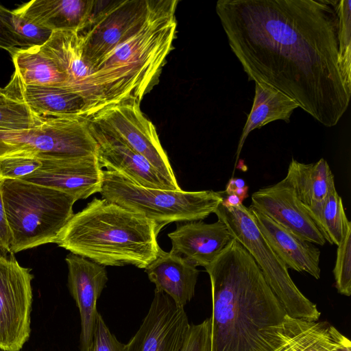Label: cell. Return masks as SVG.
<instances>
[{
  "label": "cell",
  "instance_id": "obj_1",
  "mask_svg": "<svg viewBox=\"0 0 351 351\" xmlns=\"http://www.w3.org/2000/svg\"><path fill=\"white\" fill-rule=\"evenodd\" d=\"M215 10L249 81L276 88L326 127L339 123L351 95L330 0H219Z\"/></svg>",
  "mask_w": 351,
  "mask_h": 351
},
{
  "label": "cell",
  "instance_id": "obj_2",
  "mask_svg": "<svg viewBox=\"0 0 351 351\" xmlns=\"http://www.w3.org/2000/svg\"><path fill=\"white\" fill-rule=\"evenodd\" d=\"M205 269L212 295L210 351H272L287 314L251 254L233 239Z\"/></svg>",
  "mask_w": 351,
  "mask_h": 351
},
{
  "label": "cell",
  "instance_id": "obj_3",
  "mask_svg": "<svg viewBox=\"0 0 351 351\" xmlns=\"http://www.w3.org/2000/svg\"><path fill=\"white\" fill-rule=\"evenodd\" d=\"M156 221L102 198L74 214L54 243L102 266L145 269L156 258Z\"/></svg>",
  "mask_w": 351,
  "mask_h": 351
},
{
  "label": "cell",
  "instance_id": "obj_4",
  "mask_svg": "<svg viewBox=\"0 0 351 351\" xmlns=\"http://www.w3.org/2000/svg\"><path fill=\"white\" fill-rule=\"evenodd\" d=\"M178 1L157 0L144 25L93 69L104 108L141 103L158 82L176 37Z\"/></svg>",
  "mask_w": 351,
  "mask_h": 351
},
{
  "label": "cell",
  "instance_id": "obj_5",
  "mask_svg": "<svg viewBox=\"0 0 351 351\" xmlns=\"http://www.w3.org/2000/svg\"><path fill=\"white\" fill-rule=\"evenodd\" d=\"M12 234L11 254L55 242L74 215L77 199L62 191L24 181L0 179Z\"/></svg>",
  "mask_w": 351,
  "mask_h": 351
},
{
  "label": "cell",
  "instance_id": "obj_6",
  "mask_svg": "<svg viewBox=\"0 0 351 351\" xmlns=\"http://www.w3.org/2000/svg\"><path fill=\"white\" fill-rule=\"evenodd\" d=\"M102 198L156 221L162 228L171 222L202 220L223 202L221 191H173L147 188L114 171L103 170Z\"/></svg>",
  "mask_w": 351,
  "mask_h": 351
},
{
  "label": "cell",
  "instance_id": "obj_7",
  "mask_svg": "<svg viewBox=\"0 0 351 351\" xmlns=\"http://www.w3.org/2000/svg\"><path fill=\"white\" fill-rule=\"evenodd\" d=\"M215 214L232 237L251 254L286 314L292 317L318 321L321 313L291 279L288 268L271 248L256 227L249 208L243 204L228 207L221 203Z\"/></svg>",
  "mask_w": 351,
  "mask_h": 351
},
{
  "label": "cell",
  "instance_id": "obj_8",
  "mask_svg": "<svg viewBox=\"0 0 351 351\" xmlns=\"http://www.w3.org/2000/svg\"><path fill=\"white\" fill-rule=\"evenodd\" d=\"M157 0L97 1L86 27L79 32L83 56L92 69L146 23Z\"/></svg>",
  "mask_w": 351,
  "mask_h": 351
},
{
  "label": "cell",
  "instance_id": "obj_9",
  "mask_svg": "<svg viewBox=\"0 0 351 351\" xmlns=\"http://www.w3.org/2000/svg\"><path fill=\"white\" fill-rule=\"evenodd\" d=\"M0 138L17 152L41 159L97 156V143L85 117H47L38 126L21 131H1Z\"/></svg>",
  "mask_w": 351,
  "mask_h": 351
},
{
  "label": "cell",
  "instance_id": "obj_10",
  "mask_svg": "<svg viewBox=\"0 0 351 351\" xmlns=\"http://www.w3.org/2000/svg\"><path fill=\"white\" fill-rule=\"evenodd\" d=\"M105 134L146 158L177 191L178 185L154 124L137 103H122L99 110L88 119Z\"/></svg>",
  "mask_w": 351,
  "mask_h": 351
},
{
  "label": "cell",
  "instance_id": "obj_11",
  "mask_svg": "<svg viewBox=\"0 0 351 351\" xmlns=\"http://www.w3.org/2000/svg\"><path fill=\"white\" fill-rule=\"evenodd\" d=\"M14 254H0V350L21 351L28 341L32 305L31 269Z\"/></svg>",
  "mask_w": 351,
  "mask_h": 351
},
{
  "label": "cell",
  "instance_id": "obj_12",
  "mask_svg": "<svg viewBox=\"0 0 351 351\" xmlns=\"http://www.w3.org/2000/svg\"><path fill=\"white\" fill-rule=\"evenodd\" d=\"M190 326L184 307L154 291L148 312L125 351H181Z\"/></svg>",
  "mask_w": 351,
  "mask_h": 351
},
{
  "label": "cell",
  "instance_id": "obj_13",
  "mask_svg": "<svg viewBox=\"0 0 351 351\" xmlns=\"http://www.w3.org/2000/svg\"><path fill=\"white\" fill-rule=\"evenodd\" d=\"M40 160L41 167L22 180L62 191L77 200L100 192L103 169L97 156Z\"/></svg>",
  "mask_w": 351,
  "mask_h": 351
},
{
  "label": "cell",
  "instance_id": "obj_14",
  "mask_svg": "<svg viewBox=\"0 0 351 351\" xmlns=\"http://www.w3.org/2000/svg\"><path fill=\"white\" fill-rule=\"evenodd\" d=\"M250 208L312 243L324 245L326 239L285 178L260 189L251 197Z\"/></svg>",
  "mask_w": 351,
  "mask_h": 351
},
{
  "label": "cell",
  "instance_id": "obj_15",
  "mask_svg": "<svg viewBox=\"0 0 351 351\" xmlns=\"http://www.w3.org/2000/svg\"><path fill=\"white\" fill-rule=\"evenodd\" d=\"M65 261L68 287L80 316V350L88 351L99 313L97 302L108 281L107 271L104 266L72 253Z\"/></svg>",
  "mask_w": 351,
  "mask_h": 351
},
{
  "label": "cell",
  "instance_id": "obj_16",
  "mask_svg": "<svg viewBox=\"0 0 351 351\" xmlns=\"http://www.w3.org/2000/svg\"><path fill=\"white\" fill-rule=\"evenodd\" d=\"M41 47L54 59L66 75V88L80 95L86 101L90 117L102 110L104 105L93 80L92 69L83 56L82 42L79 32H53Z\"/></svg>",
  "mask_w": 351,
  "mask_h": 351
},
{
  "label": "cell",
  "instance_id": "obj_17",
  "mask_svg": "<svg viewBox=\"0 0 351 351\" xmlns=\"http://www.w3.org/2000/svg\"><path fill=\"white\" fill-rule=\"evenodd\" d=\"M89 122L97 143V157L101 168L121 173L144 187L177 191L143 156Z\"/></svg>",
  "mask_w": 351,
  "mask_h": 351
},
{
  "label": "cell",
  "instance_id": "obj_18",
  "mask_svg": "<svg viewBox=\"0 0 351 351\" xmlns=\"http://www.w3.org/2000/svg\"><path fill=\"white\" fill-rule=\"evenodd\" d=\"M171 251L204 268L211 264L234 239L219 220L212 223L187 221L169 233Z\"/></svg>",
  "mask_w": 351,
  "mask_h": 351
},
{
  "label": "cell",
  "instance_id": "obj_19",
  "mask_svg": "<svg viewBox=\"0 0 351 351\" xmlns=\"http://www.w3.org/2000/svg\"><path fill=\"white\" fill-rule=\"evenodd\" d=\"M261 234L288 269L306 272L319 279L320 251L313 243L297 236L265 215L249 207Z\"/></svg>",
  "mask_w": 351,
  "mask_h": 351
},
{
  "label": "cell",
  "instance_id": "obj_20",
  "mask_svg": "<svg viewBox=\"0 0 351 351\" xmlns=\"http://www.w3.org/2000/svg\"><path fill=\"white\" fill-rule=\"evenodd\" d=\"M5 88L12 98L24 103L39 117H90L86 101L65 87L24 85L12 75Z\"/></svg>",
  "mask_w": 351,
  "mask_h": 351
},
{
  "label": "cell",
  "instance_id": "obj_21",
  "mask_svg": "<svg viewBox=\"0 0 351 351\" xmlns=\"http://www.w3.org/2000/svg\"><path fill=\"white\" fill-rule=\"evenodd\" d=\"M95 0H33L14 11L50 31L80 32L97 8Z\"/></svg>",
  "mask_w": 351,
  "mask_h": 351
},
{
  "label": "cell",
  "instance_id": "obj_22",
  "mask_svg": "<svg viewBox=\"0 0 351 351\" xmlns=\"http://www.w3.org/2000/svg\"><path fill=\"white\" fill-rule=\"evenodd\" d=\"M145 269L156 285L155 291L165 293L178 306L184 307L193 298L199 271L182 256L160 248L155 260Z\"/></svg>",
  "mask_w": 351,
  "mask_h": 351
},
{
  "label": "cell",
  "instance_id": "obj_23",
  "mask_svg": "<svg viewBox=\"0 0 351 351\" xmlns=\"http://www.w3.org/2000/svg\"><path fill=\"white\" fill-rule=\"evenodd\" d=\"M285 178L316 223L324 202L336 189L326 160L321 158L316 162L305 164L292 158Z\"/></svg>",
  "mask_w": 351,
  "mask_h": 351
},
{
  "label": "cell",
  "instance_id": "obj_24",
  "mask_svg": "<svg viewBox=\"0 0 351 351\" xmlns=\"http://www.w3.org/2000/svg\"><path fill=\"white\" fill-rule=\"evenodd\" d=\"M298 105L289 97L265 83L255 82V94L252 107L243 129L237 149L233 172L248 134L277 120L290 122L291 116Z\"/></svg>",
  "mask_w": 351,
  "mask_h": 351
},
{
  "label": "cell",
  "instance_id": "obj_25",
  "mask_svg": "<svg viewBox=\"0 0 351 351\" xmlns=\"http://www.w3.org/2000/svg\"><path fill=\"white\" fill-rule=\"evenodd\" d=\"M13 75L24 85L66 87V75L40 47L16 48L11 53Z\"/></svg>",
  "mask_w": 351,
  "mask_h": 351
},
{
  "label": "cell",
  "instance_id": "obj_26",
  "mask_svg": "<svg viewBox=\"0 0 351 351\" xmlns=\"http://www.w3.org/2000/svg\"><path fill=\"white\" fill-rule=\"evenodd\" d=\"M334 326L326 322L285 317L282 338L272 351H311L329 337Z\"/></svg>",
  "mask_w": 351,
  "mask_h": 351
},
{
  "label": "cell",
  "instance_id": "obj_27",
  "mask_svg": "<svg viewBox=\"0 0 351 351\" xmlns=\"http://www.w3.org/2000/svg\"><path fill=\"white\" fill-rule=\"evenodd\" d=\"M0 19L18 48L40 47L47 43L52 32L40 27L16 12L0 4Z\"/></svg>",
  "mask_w": 351,
  "mask_h": 351
},
{
  "label": "cell",
  "instance_id": "obj_28",
  "mask_svg": "<svg viewBox=\"0 0 351 351\" xmlns=\"http://www.w3.org/2000/svg\"><path fill=\"white\" fill-rule=\"evenodd\" d=\"M316 224L326 241L336 245L340 243L346 230L351 226L346 215L342 199L336 189L330 193L324 202Z\"/></svg>",
  "mask_w": 351,
  "mask_h": 351
},
{
  "label": "cell",
  "instance_id": "obj_29",
  "mask_svg": "<svg viewBox=\"0 0 351 351\" xmlns=\"http://www.w3.org/2000/svg\"><path fill=\"white\" fill-rule=\"evenodd\" d=\"M338 17L339 65L345 87L351 95V1L330 0Z\"/></svg>",
  "mask_w": 351,
  "mask_h": 351
},
{
  "label": "cell",
  "instance_id": "obj_30",
  "mask_svg": "<svg viewBox=\"0 0 351 351\" xmlns=\"http://www.w3.org/2000/svg\"><path fill=\"white\" fill-rule=\"evenodd\" d=\"M45 119L16 99L0 101V132L32 129L40 125Z\"/></svg>",
  "mask_w": 351,
  "mask_h": 351
},
{
  "label": "cell",
  "instance_id": "obj_31",
  "mask_svg": "<svg viewBox=\"0 0 351 351\" xmlns=\"http://www.w3.org/2000/svg\"><path fill=\"white\" fill-rule=\"evenodd\" d=\"M42 165L40 158L26 152H16L0 157V179L21 180Z\"/></svg>",
  "mask_w": 351,
  "mask_h": 351
},
{
  "label": "cell",
  "instance_id": "obj_32",
  "mask_svg": "<svg viewBox=\"0 0 351 351\" xmlns=\"http://www.w3.org/2000/svg\"><path fill=\"white\" fill-rule=\"evenodd\" d=\"M333 274L337 292L346 296L351 295V226L337 245Z\"/></svg>",
  "mask_w": 351,
  "mask_h": 351
},
{
  "label": "cell",
  "instance_id": "obj_33",
  "mask_svg": "<svg viewBox=\"0 0 351 351\" xmlns=\"http://www.w3.org/2000/svg\"><path fill=\"white\" fill-rule=\"evenodd\" d=\"M88 351H125V344L120 342L109 330L98 313L93 340Z\"/></svg>",
  "mask_w": 351,
  "mask_h": 351
},
{
  "label": "cell",
  "instance_id": "obj_34",
  "mask_svg": "<svg viewBox=\"0 0 351 351\" xmlns=\"http://www.w3.org/2000/svg\"><path fill=\"white\" fill-rule=\"evenodd\" d=\"M210 318L198 324H191L181 351H210Z\"/></svg>",
  "mask_w": 351,
  "mask_h": 351
},
{
  "label": "cell",
  "instance_id": "obj_35",
  "mask_svg": "<svg viewBox=\"0 0 351 351\" xmlns=\"http://www.w3.org/2000/svg\"><path fill=\"white\" fill-rule=\"evenodd\" d=\"M12 234L7 220L0 188V254H11Z\"/></svg>",
  "mask_w": 351,
  "mask_h": 351
},
{
  "label": "cell",
  "instance_id": "obj_36",
  "mask_svg": "<svg viewBox=\"0 0 351 351\" xmlns=\"http://www.w3.org/2000/svg\"><path fill=\"white\" fill-rule=\"evenodd\" d=\"M0 48L8 51L11 53L18 48L12 40L4 24L0 19Z\"/></svg>",
  "mask_w": 351,
  "mask_h": 351
},
{
  "label": "cell",
  "instance_id": "obj_37",
  "mask_svg": "<svg viewBox=\"0 0 351 351\" xmlns=\"http://www.w3.org/2000/svg\"><path fill=\"white\" fill-rule=\"evenodd\" d=\"M245 181L241 178H231L223 192L227 195L234 193L237 190L245 187Z\"/></svg>",
  "mask_w": 351,
  "mask_h": 351
},
{
  "label": "cell",
  "instance_id": "obj_38",
  "mask_svg": "<svg viewBox=\"0 0 351 351\" xmlns=\"http://www.w3.org/2000/svg\"><path fill=\"white\" fill-rule=\"evenodd\" d=\"M243 199L235 194L227 195L221 202L228 207H236L243 204Z\"/></svg>",
  "mask_w": 351,
  "mask_h": 351
},
{
  "label": "cell",
  "instance_id": "obj_39",
  "mask_svg": "<svg viewBox=\"0 0 351 351\" xmlns=\"http://www.w3.org/2000/svg\"><path fill=\"white\" fill-rule=\"evenodd\" d=\"M16 152L17 150L13 145L0 138V157Z\"/></svg>",
  "mask_w": 351,
  "mask_h": 351
},
{
  "label": "cell",
  "instance_id": "obj_40",
  "mask_svg": "<svg viewBox=\"0 0 351 351\" xmlns=\"http://www.w3.org/2000/svg\"><path fill=\"white\" fill-rule=\"evenodd\" d=\"M10 98L12 97L8 95L6 89L5 88H0V101H5Z\"/></svg>",
  "mask_w": 351,
  "mask_h": 351
},
{
  "label": "cell",
  "instance_id": "obj_41",
  "mask_svg": "<svg viewBox=\"0 0 351 351\" xmlns=\"http://www.w3.org/2000/svg\"><path fill=\"white\" fill-rule=\"evenodd\" d=\"M0 351H2V350H0Z\"/></svg>",
  "mask_w": 351,
  "mask_h": 351
}]
</instances>
